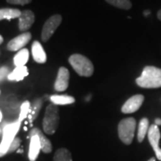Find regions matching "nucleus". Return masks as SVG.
Instances as JSON below:
<instances>
[{
	"label": "nucleus",
	"mask_w": 161,
	"mask_h": 161,
	"mask_svg": "<svg viewBox=\"0 0 161 161\" xmlns=\"http://www.w3.org/2000/svg\"><path fill=\"white\" fill-rule=\"evenodd\" d=\"M136 83L145 89L161 88V69L151 65L144 67L142 75L136 79Z\"/></svg>",
	"instance_id": "f257e3e1"
},
{
	"label": "nucleus",
	"mask_w": 161,
	"mask_h": 161,
	"mask_svg": "<svg viewBox=\"0 0 161 161\" xmlns=\"http://www.w3.org/2000/svg\"><path fill=\"white\" fill-rule=\"evenodd\" d=\"M69 64L75 72L83 77H90L94 73V65L92 61L80 54H74L70 56Z\"/></svg>",
	"instance_id": "f03ea898"
},
{
	"label": "nucleus",
	"mask_w": 161,
	"mask_h": 161,
	"mask_svg": "<svg viewBox=\"0 0 161 161\" xmlns=\"http://www.w3.org/2000/svg\"><path fill=\"white\" fill-rule=\"evenodd\" d=\"M59 124V110L58 106L50 104L47 107L43 119V130L47 134H54Z\"/></svg>",
	"instance_id": "7ed1b4c3"
},
{
	"label": "nucleus",
	"mask_w": 161,
	"mask_h": 161,
	"mask_svg": "<svg viewBox=\"0 0 161 161\" xmlns=\"http://www.w3.org/2000/svg\"><path fill=\"white\" fill-rule=\"evenodd\" d=\"M21 126V122H14L6 125L3 129V138L0 143V158L8 153V150L13 141L15 139L18 131Z\"/></svg>",
	"instance_id": "20e7f679"
},
{
	"label": "nucleus",
	"mask_w": 161,
	"mask_h": 161,
	"mask_svg": "<svg viewBox=\"0 0 161 161\" xmlns=\"http://www.w3.org/2000/svg\"><path fill=\"white\" fill-rule=\"evenodd\" d=\"M136 130V120L133 117H128L120 121L118 124V136L121 142L130 145L134 138Z\"/></svg>",
	"instance_id": "39448f33"
},
{
	"label": "nucleus",
	"mask_w": 161,
	"mask_h": 161,
	"mask_svg": "<svg viewBox=\"0 0 161 161\" xmlns=\"http://www.w3.org/2000/svg\"><path fill=\"white\" fill-rule=\"evenodd\" d=\"M61 23H62V16L60 14H54L47 20L43 25L41 31V40L43 42L48 41Z\"/></svg>",
	"instance_id": "423d86ee"
},
{
	"label": "nucleus",
	"mask_w": 161,
	"mask_h": 161,
	"mask_svg": "<svg viewBox=\"0 0 161 161\" xmlns=\"http://www.w3.org/2000/svg\"><path fill=\"white\" fill-rule=\"evenodd\" d=\"M160 131L157 125H151L148 131V139L153 150L155 151L156 158L161 161V149L159 147V141H160Z\"/></svg>",
	"instance_id": "0eeeda50"
},
{
	"label": "nucleus",
	"mask_w": 161,
	"mask_h": 161,
	"mask_svg": "<svg viewBox=\"0 0 161 161\" xmlns=\"http://www.w3.org/2000/svg\"><path fill=\"white\" fill-rule=\"evenodd\" d=\"M144 101V96L142 94H137L132 96V98L127 99L126 102L123 105L121 111L124 114H132L136 112L142 107Z\"/></svg>",
	"instance_id": "6e6552de"
},
{
	"label": "nucleus",
	"mask_w": 161,
	"mask_h": 161,
	"mask_svg": "<svg viewBox=\"0 0 161 161\" xmlns=\"http://www.w3.org/2000/svg\"><path fill=\"white\" fill-rule=\"evenodd\" d=\"M31 39V32H23L22 34L18 35L17 37L14 38L7 44V49L10 51H18L23 49V47L25 45L29 43V41Z\"/></svg>",
	"instance_id": "1a4fd4ad"
},
{
	"label": "nucleus",
	"mask_w": 161,
	"mask_h": 161,
	"mask_svg": "<svg viewBox=\"0 0 161 161\" xmlns=\"http://www.w3.org/2000/svg\"><path fill=\"white\" fill-rule=\"evenodd\" d=\"M70 73L67 68L65 67H60L58 70L57 80L55 81V90L57 92H64L69 85Z\"/></svg>",
	"instance_id": "9d476101"
},
{
	"label": "nucleus",
	"mask_w": 161,
	"mask_h": 161,
	"mask_svg": "<svg viewBox=\"0 0 161 161\" xmlns=\"http://www.w3.org/2000/svg\"><path fill=\"white\" fill-rule=\"evenodd\" d=\"M35 22V15L33 12L31 10H25L22 12L21 16L19 17V30L25 31L29 30Z\"/></svg>",
	"instance_id": "9b49d317"
},
{
	"label": "nucleus",
	"mask_w": 161,
	"mask_h": 161,
	"mask_svg": "<svg viewBox=\"0 0 161 161\" xmlns=\"http://www.w3.org/2000/svg\"><path fill=\"white\" fill-rule=\"evenodd\" d=\"M33 135H38L40 138V144H41V150L44 153H50L52 151V143L44 135V133L40 131L39 128H34L30 132V138Z\"/></svg>",
	"instance_id": "f8f14e48"
},
{
	"label": "nucleus",
	"mask_w": 161,
	"mask_h": 161,
	"mask_svg": "<svg viewBox=\"0 0 161 161\" xmlns=\"http://www.w3.org/2000/svg\"><path fill=\"white\" fill-rule=\"evenodd\" d=\"M41 150V144H40V138L38 135H33L31 137L29 148V157L30 161H35L39 157L40 151Z\"/></svg>",
	"instance_id": "ddd939ff"
},
{
	"label": "nucleus",
	"mask_w": 161,
	"mask_h": 161,
	"mask_svg": "<svg viewBox=\"0 0 161 161\" xmlns=\"http://www.w3.org/2000/svg\"><path fill=\"white\" fill-rule=\"evenodd\" d=\"M31 54L35 62L39 64H44L47 61V55L44 48L39 41H34L31 46Z\"/></svg>",
	"instance_id": "4468645a"
},
{
	"label": "nucleus",
	"mask_w": 161,
	"mask_h": 161,
	"mask_svg": "<svg viewBox=\"0 0 161 161\" xmlns=\"http://www.w3.org/2000/svg\"><path fill=\"white\" fill-rule=\"evenodd\" d=\"M29 75V72H28V68L23 65V66H16L14 71L10 73L8 76H7V79L9 80H15V81H19V80H23L27 75Z\"/></svg>",
	"instance_id": "2eb2a0df"
},
{
	"label": "nucleus",
	"mask_w": 161,
	"mask_h": 161,
	"mask_svg": "<svg viewBox=\"0 0 161 161\" xmlns=\"http://www.w3.org/2000/svg\"><path fill=\"white\" fill-rule=\"evenodd\" d=\"M22 12L14 8H1L0 9V21L1 20H11L14 18H19Z\"/></svg>",
	"instance_id": "dca6fc26"
},
{
	"label": "nucleus",
	"mask_w": 161,
	"mask_h": 161,
	"mask_svg": "<svg viewBox=\"0 0 161 161\" xmlns=\"http://www.w3.org/2000/svg\"><path fill=\"white\" fill-rule=\"evenodd\" d=\"M29 60V50L23 48L17 52V54L14 58V64L16 66H23Z\"/></svg>",
	"instance_id": "f3484780"
},
{
	"label": "nucleus",
	"mask_w": 161,
	"mask_h": 161,
	"mask_svg": "<svg viewBox=\"0 0 161 161\" xmlns=\"http://www.w3.org/2000/svg\"><path fill=\"white\" fill-rule=\"evenodd\" d=\"M52 104L58 105H69L75 102V98L68 95H53L50 97Z\"/></svg>",
	"instance_id": "a211bd4d"
},
{
	"label": "nucleus",
	"mask_w": 161,
	"mask_h": 161,
	"mask_svg": "<svg viewBox=\"0 0 161 161\" xmlns=\"http://www.w3.org/2000/svg\"><path fill=\"white\" fill-rule=\"evenodd\" d=\"M149 128H150V126H149V119L145 118V117L141 119L140 123H139L138 133H137V139H138L139 142H143L146 134H148Z\"/></svg>",
	"instance_id": "6ab92c4d"
},
{
	"label": "nucleus",
	"mask_w": 161,
	"mask_h": 161,
	"mask_svg": "<svg viewBox=\"0 0 161 161\" xmlns=\"http://www.w3.org/2000/svg\"><path fill=\"white\" fill-rule=\"evenodd\" d=\"M54 161H73L72 158V154L67 149H59L56 151L54 155Z\"/></svg>",
	"instance_id": "aec40b11"
},
{
	"label": "nucleus",
	"mask_w": 161,
	"mask_h": 161,
	"mask_svg": "<svg viewBox=\"0 0 161 161\" xmlns=\"http://www.w3.org/2000/svg\"><path fill=\"white\" fill-rule=\"evenodd\" d=\"M105 1L112 6L124 10H129L132 8V3L130 0H105Z\"/></svg>",
	"instance_id": "412c9836"
},
{
	"label": "nucleus",
	"mask_w": 161,
	"mask_h": 161,
	"mask_svg": "<svg viewBox=\"0 0 161 161\" xmlns=\"http://www.w3.org/2000/svg\"><path fill=\"white\" fill-rule=\"evenodd\" d=\"M30 110H31V105L29 101H25L24 103L22 104L21 106V110H20V115H19V119L18 121L22 123V121L28 115Z\"/></svg>",
	"instance_id": "4be33fe9"
},
{
	"label": "nucleus",
	"mask_w": 161,
	"mask_h": 161,
	"mask_svg": "<svg viewBox=\"0 0 161 161\" xmlns=\"http://www.w3.org/2000/svg\"><path fill=\"white\" fill-rule=\"evenodd\" d=\"M20 144H21V140L19 138H17V137H15V139L13 141V142H12V144L10 145V148H9V150H8V153H11L13 151H15V150L19 148Z\"/></svg>",
	"instance_id": "5701e85b"
},
{
	"label": "nucleus",
	"mask_w": 161,
	"mask_h": 161,
	"mask_svg": "<svg viewBox=\"0 0 161 161\" xmlns=\"http://www.w3.org/2000/svg\"><path fill=\"white\" fill-rule=\"evenodd\" d=\"M7 3L11 5H20V6H24L28 5L31 2V0H6Z\"/></svg>",
	"instance_id": "b1692460"
},
{
	"label": "nucleus",
	"mask_w": 161,
	"mask_h": 161,
	"mask_svg": "<svg viewBox=\"0 0 161 161\" xmlns=\"http://www.w3.org/2000/svg\"><path fill=\"white\" fill-rule=\"evenodd\" d=\"M40 107H41V101H40V99L36 100L34 106V109H33V112H32V120L34 119L35 117H37L38 113H39V111H40Z\"/></svg>",
	"instance_id": "393cba45"
},
{
	"label": "nucleus",
	"mask_w": 161,
	"mask_h": 161,
	"mask_svg": "<svg viewBox=\"0 0 161 161\" xmlns=\"http://www.w3.org/2000/svg\"><path fill=\"white\" fill-rule=\"evenodd\" d=\"M8 75H9V69L6 66L1 67L0 68V81L4 80L5 78H7Z\"/></svg>",
	"instance_id": "a878e982"
},
{
	"label": "nucleus",
	"mask_w": 161,
	"mask_h": 161,
	"mask_svg": "<svg viewBox=\"0 0 161 161\" xmlns=\"http://www.w3.org/2000/svg\"><path fill=\"white\" fill-rule=\"evenodd\" d=\"M155 125H161V119L157 118L155 120Z\"/></svg>",
	"instance_id": "bb28decb"
},
{
	"label": "nucleus",
	"mask_w": 161,
	"mask_h": 161,
	"mask_svg": "<svg viewBox=\"0 0 161 161\" xmlns=\"http://www.w3.org/2000/svg\"><path fill=\"white\" fill-rule=\"evenodd\" d=\"M158 20H160L161 21V9L158 12Z\"/></svg>",
	"instance_id": "cd10ccee"
},
{
	"label": "nucleus",
	"mask_w": 161,
	"mask_h": 161,
	"mask_svg": "<svg viewBox=\"0 0 161 161\" xmlns=\"http://www.w3.org/2000/svg\"><path fill=\"white\" fill-rule=\"evenodd\" d=\"M3 41H4V39H3V37H2V36L0 35V45H1L2 43H3Z\"/></svg>",
	"instance_id": "c85d7f7f"
},
{
	"label": "nucleus",
	"mask_w": 161,
	"mask_h": 161,
	"mask_svg": "<svg viewBox=\"0 0 161 161\" xmlns=\"http://www.w3.org/2000/svg\"><path fill=\"white\" fill-rule=\"evenodd\" d=\"M149 14H150V11H145V12H144V14H145V15H148Z\"/></svg>",
	"instance_id": "c756f323"
},
{
	"label": "nucleus",
	"mask_w": 161,
	"mask_h": 161,
	"mask_svg": "<svg viewBox=\"0 0 161 161\" xmlns=\"http://www.w3.org/2000/svg\"><path fill=\"white\" fill-rule=\"evenodd\" d=\"M148 161H156V158H150Z\"/></svg>",
	"instance_id": "7c9ffc66"
},
{
	"label": "nucleus",
	"mask_w": 161,
	"mask_h": 161,
	"mask_svg": "<svg viewBox=\"0 0 161 161\" xmlns=\"http://www.w3.org/2000/svg\"><path fill=\"white\" fill-rule=\"evenodd\" d=\"M2 117H3V115H2V112L0 111V122L2 120Z\"/></svg>",
	"instance_id": "2f4dec72"
},
{
	"label": "nucleus",
	"mask_w": 161,
	"mask_h": 161,
	"mask_svg": "<svg viewBox=\"0 0 161 161\" xmlns=\"http://www.w3.org/2000/svg\"><path fill=\"white\" fill-rule=\"evenodd\" d=\"M1 133H2V131H1V129H0V135H1Z\"/></svg>",
	"instance_id": "473e14b6"
},
{
	"label": "nucleus",
	"mask_w": 161,
	"mask_h": 161,
	"mask_svg": "<svg viewBox=\"0 0 161 161\" xmlns=\"http://www.w3.org/2000/svg\"><path fill=\"white\" fill-rule=\"evenodd\" d=\"M0 55H1V51H0Z\"/></svg>",
	"instance_id": "72a5a7b5"
},
{
	"label": "nucleus",
	"mask_w": 161,
	"mask_h": 161,
	"mask_svg": "<svg viewBox=\"0 0 161 161\" xmlns=\"http://www.w3.org/2000/svg\"><path fill=\"white\" fill-rule=\"evenodd\" d=\"M0 94H1V91H0Z\"/></svg>",
	"instance_id": "f704fd0d"
}]
</instances>
